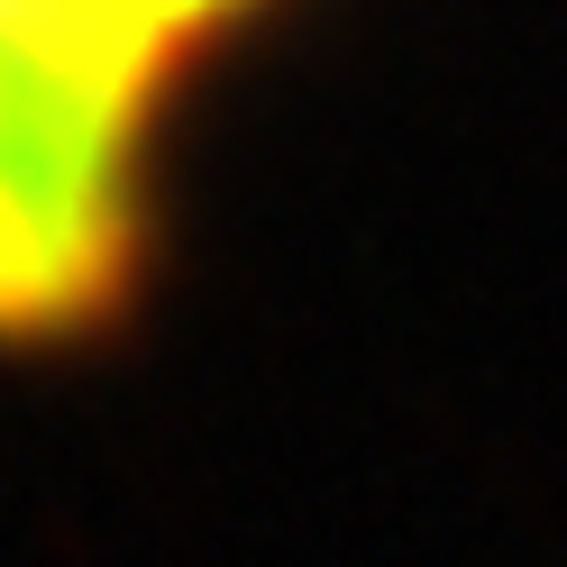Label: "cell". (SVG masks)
Here are the masks:
<instances>
[{
  "instance_id": "1",
  "label": "cell",
  "mask_w": 567,
  "mask_h": 567,
  "mask_svg": "<svg viewBox=\"0 0 567 567\" xmlns=\"http://www.w3.org/2000/svg\"><path fill=\"white\" fill-rule=\"evenodd\" d=\"M266 0H0V358L111 339L156 266V147Z\"/></svg>"
}]
</instances>
